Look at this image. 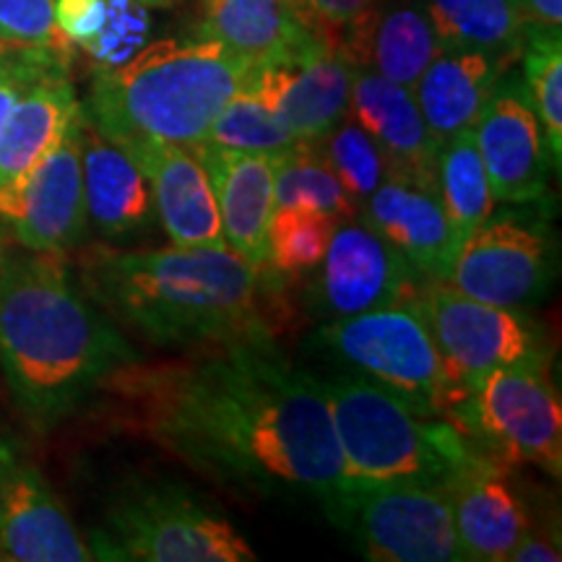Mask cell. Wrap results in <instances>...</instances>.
<instances>
[{
  "label": "cell",
  "instance_id": "cell-1",
  "mask_svg": "<svg viewBox=\"0 0 562 562\" xmlns=\"http://www.w3.org/2000/svg\"><path fill=\"white\" fill-rule=\"evenodd\" d=\"M110 427L172 453L220 487L328 503L344 461L321 378L281 355L269 331L167 362L133 360L104 381Z\"/></svg>",
  "mask_w": 562,
  "mask_h": 562
},
{
  "label": "cell",
  "instance_id": "cell-2",
  "mask_svg": "<svg viewBox=\"0 0 562 562\" xmlns=\"http://www.w3.org/2000/svg\"><path fill=\"white\" fill-rule=\"evenodd\" d=\"M133 360L60 252H0V370L34 432H53Z\"/></svg>",
  "mask_w": 562,
  "mask_h": 562
},
{
  "label": "cell",
  "instance_id": "cell-3",
  "mask_svg": "<svg viewBox=\"0 0 562 562\" xmlns=\"http://www.w3.org/2000/svg\"><path fill=\"white\" fill-rule=\"evenodd\" d=\"M81 286L110 318L154 347L199 349L269 331L261 269L229 248H91Z\"/></svg>",
  "mask_w": 562,
  "mask_h": 562
},
{
  "label": "cell",
  "instance_id": "cell-4",
  "mask_svg": "<svg viewBox=\"0 0 562 562\" xmlns=\"http://www.w3.org/2000/svg\"><path fill=\"white\" fill-rule=\"evenodd\" d=\"M256 63L209 37L161 40L91 81L83 112L112 144L170 140L195 146Z\"/></svg>",
  "mask_w": 562,
  "mask_h": 562
},
{
  "label": "cell",
  "instance_id": "cell-5",
  "mask_svg": "<svg viewBox=\"0 0 562 562\" xmlns=\"http://www.w3.org/2000/svg\"><path fill=\"white\" fill-rule=\"evenodd\" d=\"M321 385L339 440L344 480L448 487L484 459L451 422L422 417L396 391L360 370L336 372Z\"/></svg>",
  "mask_w": 562,
  "mask_h": 562
},
{
  "label": "cell",
  "instance_id": "cell-6",
  "mask_svg": "<svg viewBox=\"0 0 562 562\" xmlns=\"http://www.w3.org/2000/svg\"><path fill=\"white\" fill-rule=\"evenodd\" d=\"M315 341L351 370L389 385L422 417L448 422L467 398L412 300L334 318L315 334Z\"/></svg>",
  "mask_w": 562,
  "mask_h": 562
},
{
  "label": "cell",
  "instance_id": "cell-7",
  "mask_svg": "<svg viewBox=\"0 0 562 562\" xmlns=\"http://www.w3.org/2000/svg\"><path fill=\"white\" fill-rule=\"evenodd\" d=\"M97 560L252 562L256 552L227 518L170 482L136 484L110 505L89 542Z\"/></svg>",
  "mask_w": 562,
  "mask_h": 562
},
{
  "label": "cell",
  "instance_id": "cell-8",
  "mask_svg": "<svg viewBox=\"0 0 562 562\" xmlns=\"http://www.w3.org/2000/svg\"><path fill=\"white\" fill-rule=\"evenodd\" d=\"M448 422L497 467H539L562 474V402L550 364L492 370Z\"/></svg>",
  "mask_w": 562,
  "mask_h": 562
},
{
  "label": "cell",
  "instance_id": "cell-9",
  "mask_svg": "<svg viewBox=\"0 0 562 562\" xmlns=\"http://www.w3.org/2000/svg\"><path fill=\"white\" fill-rule=\"evenodd\" d=\"M323 510L375 562H461L451 492L442 484L344 480Z\"/></svg>",
  "mask_w": 562,
  "mask_h": 562
},
{
  "label": "cell",
  "instance_id": "cell-10",
  "mask_svg": "<svg viewBox=\"0 0 562 562\" xmlns=\"http://www.w3.org/2000/svg\"><path fill=\"white\" fill-rule=\"evenodd\" d=\"M558 279V235L544 201L492 211L456 252L446 284L501 307L539 305Z\"/></svg>",
  "mask_w": 562,
  "mask_h": 562
},
{
  "label": "cell",
  "instance_id": "cell-11",
  "mask_svg": "<svg viewBox=\"0 0 562 562\" xmlns=\"http://www.w3.org/2000/svg\"><path fill=\"white\" fill-rule=\"evenodd\" d=\"M409 300L463 396H472L492 370L550 364V344L526 311L490 305L430 279L422 281Z\"/></svg>",
  "mask_w": 562,
  "mask_h": 562
},
{
  "label": "cell",
  "instance_id": "cell-12",
  "mask_svg": "<svg viewBox=\"0 0 562 562\" xmlns=\"http://www.w3.org/2000/svg\"><path fill=\"white\" fill-rule=\"evenodd\" d=\"M83 108L24 178L0 186V222L24 250L66 256L87 237L81 175Z\"/></svg>",
  "mask_w": 562,
  "mask_h": 562
},
{
  "label": "cell",
  "instance_id": "cell-13",
  "mask_svg": "<svg viewBox=\"0 0 562 562\" xmlns=\"http://www.w3.org/2000/svg\"><path fill=\"white\" fill-rule=\"evenodd\" d=\"M318 269L311 305L331 321L406 302L427 281L360 220L336 224Z\"/></svg>",
  "mask_w": 562,
  "mask_h": 562
},
{
  "label": "cell",
  "instance_id": "cell-14",
  "mask_svg": "<svg viewBox=\"0 0 562 562\" xmlns=\"http://www.w3.org/2000/svg\"><path fill=\"white\" fill-rule=\"evenodd\" d=\"M472 131L495 203L547 201L552 161L521 74L503 76Z\"/></svg>",
  "mask_w": 562,
  "mask_h": 562
},
{
  "label": "cell",
  "instance_id": "cell-15",
  "mask_svg": "<svg viewBox=\"0 0 562 562\" xmlns=\"http://www.w3.org/2000/svg\"><path fill=\"white\" fill-rule=\"evenodd\" d=\"M357 66L328 45H315L297 58L252 66L248 87L269 104L300 140H321L349 112Z\"/></svg>",
  "mask_w": 562,
  "mask_h": 562
},
{
  "label": "cell",
  "instance_id": "cell-16",
  "mask_svg": "<svg viewBox=\"0 0 562 562\" xmlns=\"http://www.w3.org/2000/svg\"><path fill=\"white\" fill-rule=\"evenodd\" d=\"M193 149L209 175L227 248L256 269H269V227L277 211L273 180L284 151H240L209 140Z\"/></svg>",
  "mask_w": 562,
  "mask_h": 562
},
{
  "label": "cell",
  "instance_id": "cell-17",
  "mask_svg": "<svg viewBox=\"0 0 562 562\" xmlns=\"http://www.w3.org/2000/svg\"><path fill=\"white\" fill-rule=\"evenodd\" d=\"M121 149L149 182L154 214L172 245L227 248L214 191L193 146L146 138L123 144Z\"/></svg>",
  "mask_w": 562,
  "mask_h": 562
},
{
  "label": "cell",
  "instance_id": "cell-18",
  "mask_svg": "<svg viewBox=\"0 0 562 562\" xmlns=\"http://www.w3.org/2000/svg\"><path fill=\"white\" fill-rule=\"evenodd\" d=\"M347 117L378 146L385 178L435 195V157L440 144L427 128L412 89L370 68H357Z\"/></svg>",
  "mask_w": 562,
  "mask_h": 562
},
{
  "label": "cell",
  "instance_id": "cell-19",
  "mask_svg": "<svg viewBox=\"0 0 562 562\" xmlns=\"http://www.w3.org/2000/svg\"><path fill=\"white\" fill-rule=\"evenodd\" d=\"M94 550L34 463L19 459L0 490V562H87Z\"/></svg>",
  "mask_w": 562,
  "mask_h": 562
},
{
  "label": "cell",
  "instance_id": "cell-20",
  "mask_svg": "<svg viewBox=\"0 0 562 562\" xmlns=\"http://www.w3.org/2000/svg\"><path fill=\"white\" fill-rule=\"evenodd\" d=\"M362 224L391 245L422 279L446 281L461 243L432 193L385 178L362 203Z\"/></svg>",
  "mask_w": 562,
  "mask_h": 562
},
{
  "label": "cell",
  "instance_id": "cell-21",
  "mask_svg": "<svg viewBox=\"0 0 562 562\" xmlns=\"http://www.w3.org/2000/svg\"><path fill=\"white\" fill-rule=\"evenodd\" d=\"M81 175L87 224L104 240H123L154 222L151 188L121 146L94 128L83 112Z\"/></svg>",
  "mask_w": 562,
  "mask_h": 562
},
{
  "label": "cell",
  "instance_id": "cell-22",
  "mask_svg": "<svg viewBox=\"0 0 562 562\" xmlns=\"http://www.w3.org/2000/svg\"><path fill=\"white\" fill-rule=\"evenodd\" d=\"M463 560L508 562L531 529L529 510L510 487L505 469L482 459L448 484Z\"/></svg>",
  "mask_w": 562,
  "mask_h": 562
},
{
  "label": "cell",
  "instance_id": "cell-23",
  "mask_svg": "<svg viewBox=\"0 0 562 562\" xmlns=\"http://www.w3.org/2000/svg\"><path fill=\"white\" fill-rule=\"evenodd\" d=\"M510 66L513 63L501 55L476 50H440L435 55L412 87L414 102L432 138L442 144L456 133L474 128Z\"/></svg>",
  "mask_w": 562,
  "mask_h": 562
},
{
  "label": "cell",
  "instance_id": "cell-24",
  "mask_svg": "<svg viewBox=\"0 0 562 562\" xmlns=\"http://www.w3.org/2000/svg\"><path fill=\"white\" fill-rule=\"evenodd\" d=\"M201 37L222 42L256 66L297 58L315 45H326L302 24L290 0H206Z\"/></svg>",
  "mask_w": 562,
  "mask_h": 562
},
{
  "label": "cell",
  "instance_id": "cell-25",
  "mask_svg": "<svg viewBox=\"0 0 562 562\" xmlns=\"http://www.w3.org/2000/svg\"><path fill=\"white\" fill-rule=\"evenodd\" d=\"M438 53V37L422 0H396L385 9L378 3L344 47L357 68L375 70L406 89L414 87Z\"/></svg>",
  "mask_w": 562,
  "mask_h": 562
},
{
  "label": "cell",
  "instance_id": "cell-26",
  "mask_svg": "<svg viewBox=\"0 0 562 562\" xmlns=\"http://www.w3.org/2000/svg\"><path fill=\"white\" fill-rule=\"evenodd\" d=\"M79 110L63 63L34 79L0 131V186L24 178L53 149Z\"/></svg>",
  "mask_w": 562,
  "mask_h": 562
},
{
  "label": "cell",
  "instance_id": "cell-27",
  "mask_svg": "<svg viewBox=\"0 0 562 562\" xmlns=\"http://www.w3.org/2000/svg\"><path fill=\"white\" fill-rule=\"evenodd\" d=\"M440 50H476L516 60L526 21L516 0H422Z\"/></svg>",
  "mask_w": 562,
  "mask_h": 562
},
{
  "label": "cell",
  "instance_id": "cell-28",
  "mask_svg": "<svg viewBox=\"0 0 562 562\" xmlns=\"http://www.w3.org/2000/svg\"><path fill=\"white\" fill-rule=\"evenodd\" d=\"M435 199L440 201L446 220L451 222L459 243L467 240L495 211L487 172H484L474 131H461L442 140L435 157Z\"/></svg>",
  "mask_w": 562,
  "mask_h": 562
},
{
  "label": "cell",
  "instance_id": "cell-29",
  "mask_svg": "<svg viewBox=\"0 0 562 562\" xmlns=\"http://www.w3.org/2000/svg\"><path fill=\"white\" fill-rule=\"evenodd\" d=\"M273 193H277V209H311L339 220L360 216V209L336 180L331 167L323 161L313 140H297L290 151L281 154Z\"/></svg>",
  "mask_w": 562,
  "mask_h": 562
},
{
  "label": "cell",
  "instance_id": "cell-30",
  "mask_svg": "<svg viewBox=\"0 0 562 562\" xmlns=\"http://www.w3.org/2000/svg\"><path fill=\"white\" fill-rule=\"evenodd\" d=\"M562 32L526 26L521 47L524 87L537 115L554 172L562 161Z\"/></svg>",
  "mask_w": 562,
  "mask_h": 562
},
{
  "label": "cell",
  "instance_id": "cell-31",
  "mask_svg": "<svg viewBox=\"0 0 562 562\" xmlns=\"http://www.w3.org/2000/svg\"><path fill=\"white\" fill-rule=\"evenodd\" d=\"M206 140L227 146V149L281 154L290 151L300 138L286 128L281 117L273 115L269 104L256 94V89L248 87V79H245L237 94L224 104L216 121L211 123Z\"/></svg>",
  "mask_w": 562,
  "mask_h": 562
},
{
  "label": "cell",
  "instance_id": "cell-32",
  "mask_svg": "<svg viewBox=\"0 0 562 562\" xmlns=\"http://www.w3.org/2000/svg\"><path fill=\"white\" fill-rule=\"evenodd\" d=\"M341 220L311 209H277L269 227V269L284 277L315 271Z\"/></svg>",
  "mask_w": 562,
  "mask_h": 562
},
{
  "label": "cell",
  "instance_id": "cell-33",
  "mask_svg": "<svg viewBox=\"0 0 562 562\" xmlns=\"http://www.w3.org/2000/svg\"><path fill=\"white\" fill-rule=\"evenodd\" d=\"M315 146H318L323 161L331 167L336 180L344 186V191L349 193V199L355 201V206L362 209V203L385 180L383 157L372 138L360 125L344 117L326 138L315 140Z\"/></svg>",
  "mask_w": 562,
  "mask_h": 562
},
{
  "label": "cell",
  "instance_id": "cell-34",
  "mask_svg": "<svg viewBox=\"0 0 562 562\" xmlns=\"http://www.w3.org/2000/svg\"><path fill=\"white\" fill-rule=\"evenodd\" d=\"M42 50L70 60L74 42L55 21V0H0V53Z\"/></svg>",
  "mask_w": 562,
  "mask_h": 562
},
{
  "label": "cell",
  "instance_id": "cell-35",
  "mask_svg": "<svg viewBox=\"0 0 562 562\" xmlns=\"http://www.w3.org/2000/svg\"><path fill=\"white\" fill-rule=\"evenodd\" d=\"M290 3L315 37L344 53L351 34L360 30L381 0H290Z\"/></svg>",
  "mask_w": 562,
  "mask_h": 562
},
{
  "label": "cell",
  "instance_id": "cell-36",
  "mask_svg": "<svg viewBox=\"0 0 562 562\" xmlns=\"http://www.w3.org/2000/svg\"><path fill=\"white\" fill-rule=\"evenodd\" d=\"M55 21L74 45H89L104 32L108 3L104 0H55Z\"/></svg>",
  "mask_w": 562,
  "mask_h": 562
},
{
  "label": "cell",
  "instance_id": "cell-37",
  "mask_svg": "<svg viewBox=\"0 0 562 562\" xmlns=\"http://www.w3.org/2000/svg\"><path fill=\"white\" fill-rule=\"evenodd\" d=\"M562 560L558 537L552 539V531H533L524 533L521 542L510 552L508 562H558Z\"/></svg>",
  "mask_w": 562,
  "mask_h": 562
},
{
  "label": "cell",
  "instance_id": "cell-38",
  "mask_svg": "<svg viewBox=\"0 0 562 562\" xmlns=\"http://www.w3.org/2000/svg\"><path fill=\"white\" fill-rule=\"evenodd\" d=\"M516 5L526 26L550 32L562 30V0H516Z\"/></svg>",
  "mask_w": 562,
  "mask_h": 562
},
{
  "label": "cell",
  "instance_id": "cell-39",
  "mask_svg": "<svg viewBox=\"0 0 562 562\" xmlns=\"http://www.w3.org/2000/svg\"><path fill=\"white\" fill-rule=\"evenodd\" d=\"M21 459L19 440L11 438V435H0V490H3L5 476H9L11 467Z\"/></svg>",
  "mask_w": 562,
  "mask_h": 562
},
{
  "label": "cell",
  "instance_id": "cell-40",
  "mask_svg": "<svg viewBox=\"0 0 562 562\" xmlns=\"http://www.w3.org/2000/svg\"><path fill=\"white\" fill-rule=\"evenodd\" d=\"M138 3L151 5V9H167V5H170L172 0H138Z\"/></svg>",
  "mask_w": 562,
  "mask_h": 562
},
{
  "label": "cell",
  "instance_id": "cell-41",
  "mask_svg": "<svg viewBox=\"0 0 562 562\" xmlns=\"http://www.w3.org/2000/svg\"><path fill=\"white\" fill-rule=\"evenodd\" d=\"M0 252H3V243H0Z\"/></svg>",
  "mask_w": 562,
  "mask_h": 562
}]
</instances>
